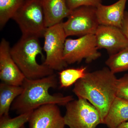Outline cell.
<instances>
[{"label": "cell", "mask_w": 128, "mask_h": 128, "mask_svg": "<svg viewBox=\"0 0 128 128\" xmlns=\"http://www.w3.org/2000/svg\"><path fill=\"white\" fill-rule=\"evenodd\" d=\"M108 67L86 72L74 84L73 92L78 98H85L98 110L102 124L116 97L117 78Z\"/></svg>", "instance_id": "obj_1"}, {"label": "cell", "mask_w": 128, "mask_h": 128, "mask_svg": "<svg viewBox=\"0 0 128 128\" xmlns=\"http://www.w3.org/2000/svg\"><path fill=\"white\" fill-rule=\"evenodd\" d=\"M57 85V77L54 74L34 80L25 78L22 85L23 91L13 102L11 107L12 110L20 114L32 112L46 104L66 106L69 102L74 100L72 96L50 94V89L55 88Z\"/></svg>", "instance_id": "obj_2"}, {"label": "cell", "mask_w": 128, "mask_h": 128, "mask_svg": "<svg viewBox=\"0 0 128 128\" xmlns=\"http://www.w3.org/2000/svg\"><path fill=\"white\" fill-rule=\"evenodd\" d=\"M38 38L34 36L22 35L10 48L12 57L27 79H39L54 74V70L48 66L37 62V56L43 55Z\"/></svg>", "instance_id": "obj_3"}, {"label": "cell", "mask_w": 128, "mask_h": 128, "mask_svg": "<svg viewBox=\"0 0 128 128\" xmlns=\"http://www.w3.org/2000/svg\"><path fill=\"white\" fill-rule=\"evenodd\" d=\"M12 18L22 35L44 37L47 28L40 0H25Z\"/></svg>", "instance_id": "obj_4"}, {"label": "cell", "mask_w": 128, "mask_h": 128, "mask_svg": "<svg viewBox=\"0 0 128 128\" xmlns=\"http://www.w3.org/2000/svg\"><path fill=\"white\" fill-rule=\"evenodd\" d=\"M65 124L70 128H96L102 124L98 110L85 98H78L66 105Z\"/></svg>", "instance_id": "obj_5"}, {"label": "cell", "mask_w": 128, "mask_h": 128, "mask_svg": "<svg viewBox=\"0 0 128 128\" xmlns=\"http://www.w3.org/2000/svg\"><path fill=\"white\" fill-rule=\"evenodd\" d=\"M46 58L43 64L53 70L61 71L68 65L64 58L66 36L63 22L46 28L44 36Z\"/></svg>", "instance_id": "obj_6"}, {"label": "cell", "mask_w": 128, "mask_h": 128, "mask_svg": "<svg viewBox=\"0 0 128 128\" xmlns=\"http://www.w3.org/2000/svg\"><path fill=\"white\" fill-rule=\"evenodd\" d=\"M100 25L96 14V7L80 6L73 10L68 20L63 22L66 37L95 34Z\"/></svg>", "instance_id": "obj_7"}, {"label": "cell", "mask_w": 128, "mask_h": 128, "mask_svg": "<svg viewBox=\"0 0 128 128\" xmlns=\"http://www.w3.org/2000/svg\"><path fill=\"white\" fill-rule=\"evenodd\" d=\"M95 34H88L77 39L66 40L64 51V60L67 64L80 63L85 60L90 63L101 56L98 51Z\"/></svg>", "instance_id": "obj_8"}, {"label": "cell", "mask_w": 128, "mask_h": 128, "mask_svg": "<svg viewBox=\"0 0 128 128\" xmlns=\"http://www.w3.org/2000/svg\"><path fill=\"white\" fill-rule=\"evenodd\" d=\"M98 49H105L110 55L128 47V40L121 28L100 25L95 34Z\"/></svg>", "instance_id": "obj_9"}, {"label": "cell", "mask_w": 128, "mask_h": 128, "mask_svg": "<svg viewBox=\"0 0 128 128\" xmlns=\"http://www.w3.org/2000/svg\"><path fill=\"white\" fill-rule=\"evenodd\" d=\"M10 48L9 42L2 38L0 43V79L8 84L22 86L25 77L12 57Z\"/></svg>", "instance_id": "obj_10"}, {"label": "cell", "mask_w": 128, "mask_h": 128, "mask_svg": "<svg viewBox=\"0 0 128 128\" xmlns=\"http://www.w3.org/2000/svg\"><path fill=\"white\" fill-rule=\"evenodd\" d=\"M55 104H46L34 110L28 120L29 128H64V117Z\"/></svg>", "instance_id": "obj_11"}, {"label": "cell", "mask_w": 128, "mask_h": 128, "mask_svg": "<svg viewBox=\"0 0 128 128\" xmlns=\"http://www.w3.org/2000/svg\"><path fill=\"white\" fill-rule=\"evenodd\" d=\"M128 0H118L109 6L98 5L96 7V14L99 24L121 28Z\"/></svg>", "instance_id": "obj_12"}, {"label": "cell", "mask_w": 128, "mask_h": 128, "mask_svg": "<svg viewBox=\"0 0 128 128\" xmlns=\"http://www.w3.org/2000/svg\"><path fill=\"white\" fill-rule=\"evenodd\" d=\"M43 9L46 28L62 22L72 10L69 9L66 0H40Z\"/></svg>", "instance_id": "obj_13"}, {"label": "cell", "mask_w": 128, "mask_h": 128, "mask_svg": "<svg viewBox=\"0 0 128 128\" xmlns=\"http://www.w3.org/2000/svg\"><path fill=\"white\" fill-rule=\"evenodd\" d=\"M128 121V101L116 96L103 121L108 128H117Z\"/></svg>", "instance_id": "obj_14"}, {"label": "cell", "mask_w": 128, "mask_h": 128, "mask_svg": "<svg viewBox=\"0 0 128 128\" xmlns=\"http://www.w3.org/2000/svg\"><path fill=\"white\" fill-rule=\"evenodd\" d=\"M22 86L8 84L2 82L0 84V117L9 115L12 104L22 91Z\"/></svg>", "instance_id": "obj_15"}, {"label": "cell", "mask_w": 128, "mask_h": 128, "mask_svg": "<svg viewBox=\"0 0 128 128\" xmlns=\"http://www.w3.org/2000/svg\"><path fill=\"white\" fill-rule=\"evenodd\" d=\"M25 0H0V28L12 18Z\"/></svg>", "instance_id": "obj_16"}, {"label": "cell", "mask_w": 128, "mask_h": 128, "mask_svg": "<svg viewBox=\"0 0 128 128\" xmlns=\"http://www.w3.org/2000/svg\"><path fill=\"white\" fill-rule=\"evenodd\" d=\"M110 70L114 73L128 70V47L110 55L105 62Z\"/></svg>", "instance_id": "obj_17"}, {"label": "cell", "mask_w": 128, "mask_h": 128, "mask_svg": "<svg viewBox=\"0 0 128 128\" xmlns=\"http://www.w3.org/2000/svg\"><path fill=\"white\" fill-rule=\"evenodd\" d=\"M86 67L70 68L62 70L59 73L60 88H66L75 84L86 75Z\"/></svg>", "instance_id": "obj_18"}, {"label": "cell", "mask_w": 128, "mask_h": 128, "mask_svg": "<svg viewBox=\"0 0 128 128\" xmlns=\"http://www.w3.org/2000/svg\"><path fill=\"white\" fill-rule=\"evenodd\" d=\"M32 112L19 114L13 118L9 115L0 117V128H20L28 122Z\"/></svg>", "instance_id": "obj_19"}, {"label": "cell", "mask_w": 128, "mask_h": 128, "mask_svg": "<svg viewBox=\"0 0 128 128\" xmlns=\"http://www.w3.org/2000/svg\"><path fill=\"white\" fill-rule=\"evenodd\" d=\"M116 96L128 101V74L117 79Z\"/></svg>", "instance_id": "obj_20"}, {"label": "cell", "mask_w": 128, "mask_h": 128, "mask_svg": "<svg viewBox=\"0 0 128 128\" xmlns=\"http://www.w3.org/2000/svg\"><path fill=\"white\" fill-rule=\"evenodd\" d=\"M104 0H66L69 9L73 10L80 6H91L96 7L102 4Z\"/></svg>", "instance_id": "obj_21"}, {"label": "cell", "mask_w": 128, "mask_h": 128, "mask_svg": "<svg viewBox=\"0 0 128 128\" xmlns=\"http://www.w3.org/2000/svg\"><path fill=\"white\" fill-rule=\"evenodd\" d=\"M121 30L128 40V12L125 11L124 13Z\"/></svg>", "instance_id": "obj_22"}, {"label": "cell", "mask_w": 128, "mask_h": 128, "mask_svg": "<svg viewBox=\"0 0 128 128\" xmlns=\"http://www.w3.org/2000/svg\"><path fill=\"white\" fill-rule=\"evenodd\" d=\"M117 128H128V121L121 124Z\"/></svg>", "instance_id": "obj_23"}, {"label": "cell", "mask_w": 128, "mask_h": 128, "mask_svg": "<svg viewBox=\"0 0 128 128\" xmlns=\"http://www.w3.org/2000/svg\"><path fill=\"white\" fill-rule=\"evenodd\" d=\"M20 128H25V126L24 125V126H22V127H21Z\"/></svg>", "instance_id": "obj_24"}]
</instances>
